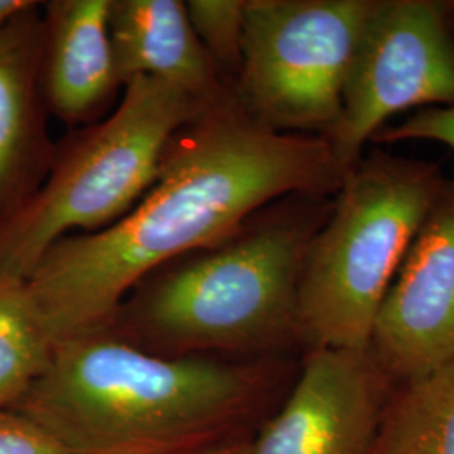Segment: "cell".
<instances>
[{"mask_svg":"<svg viewBox=\"0 0 454 454\" xmlns=\"http://www.w3.org/2000/svg\"><path fill=\"white\" fill-rule=\"evenodd\" d=\"M200 454H249L247 453V442H238V441H229L224 444H219L215 448H211L207 451Z\"/></svg>","mask_w":454,"mask_h":454,"instance_id":"obj_19","label":"cell"},{"mask_svg":"<svg viewBox=\"0 0 454 454\" xmlns=\"http://www.w3.org/2000/svg\"><path fill=\"white\" fill-rule=\"evenodd\" d=\"M108 27L123 88L137 78H155L206 106L232 98L231 84L195 35L185 2L112 0Z\"/></svg>","mask_w":454,"mask_h":454,"instance_id":"obj_12","label":"cell"},{"mask_svg":"<svg viewBox=\"0 0 454 454\" xmlns=\"http://www.w3.org/2000/svg\"><path fill=\"white\" fill-rule=\"evenodd\" d=\"M37 2L0 29V223L37 191L56 144L43 88V11Z\"/></svg>","mask_w":454,"mask_h":454,"instance_id":"obj_10","label":"cell"},{"mask_svg":"<svg viewBox=\"0 0 454 454\" xmlns=\"http://www.w3.org/2000/svg\"><path fill=\"white\" fill-rule=\"evenodd\" d=\"M345 172L322 137L278 133L234 97L172 138L155 184L114 226L54 244L26 279L54 341L105 330L131 288L229 238L288 195L333 197Z\"/></svg>","mask_w":454,"mask_h":454,"instance_id":"obj_1","label":"cell"},{"mask_svg":"<svg viewBox=\"0 0 454 454\" xmlns=\"http://www.w3.org/2000/svg\"><path fill=\"white\" fill-rule=\"evenodd\" d=\"M273 375L268 358L159 356L105 328L56 341L12 411L67 454H200L232 441Z\"/></svg>","mask_w":454,"mask_h":454,"instance_id":"obj_2","label":"cell"},{"mask_svg":"<svg viewBox=\"0 0 454 454\" xmlns=\"http://www.w3.org/2000/svg\"><path fill=\"white\" fill-rule=\"evenodd\" d=\"M394 384L371 348H307L285 404L249 454H369Z\"/></svg>","mask_w":454,"mask_h":454,"instance_id":"obj_8","label":"cell"},{"mask_svg":"<svg viewBox=\"0 0 454 454\" xmlns=\"http://www.w3.org/2000/svg\"><path fill=\"white\" fill-rule=\"evenodd\" d=\"M369 454H454V360L394 387Z\"/></svg>","mask_w":454,"mask_h":454,"instance_id":"obj_13","label":"cell"},{"mask_svg":"<svg viewBox=\"0 0 454 454\" xmlns=\"http://www.w3.org/2000/svg\"><path fill=\"white\" fill-rule=\"evenodd\" d=\"M112 0L43 4V88L49 114L71 130L93 125L123 90L114 65Z\"/></svg>","mask_w":454,"mask_h":454,"instance_id":"obj_11","label":"cell"},{"mask_svg":"<svg viewBox=\"0 0 454 454\" xmlns=\"http://www.w3.org/2000/svg\"><path fill=\"white\" fill-rule=\"evenodd\" d=\"M439 5H441L444 20H446L448 31L451 34L454 41V0H442V2H439Z\"/></svg>","mask_w":454,"mask_h":454,"instance_id":"obj_20","label":"cell"},{"mask_svg":"<svg viewBox=\"0 0 454 454\" xmlns=\"http://www.w3.org/2000/svg\"><path fill=\"white\" fill-rule=\"evenodd\" d=\"M406 140L436 142L454 150V105L444 108H424L409 114L401 121L387 125L373 137L375 144H395Z\"/></svg>","mask_w":454,"mask_h":454,"instance_id":"obj_16","label":"cell"},{"mask_svg":"<svg viewBox=\"0 0 454 454\" xmlns=\"http://www.w3.org/2000/svg\"><path fill=\"white\" fill-rule=\"evenodd\" d=\"M454 105V41L436 0H373L325 138L347 174L395 114Z\"/></svg>","mask_w":454,"mask_h":454,"instance_id":"obj_7","label":"cell"},{"mask_svg":"<svg viewBox=\"0 0 454 454\" xmlns=\"http://www.w3.org/2000/svg\"><path fill=\"white\" fill-rule=\"evenodd\" d=\"M37 2L33 0H0V29L7 26L14 17L29 11Z\"/></svg>","mask_w":454,"mask_h":454,"instance_id":"obj_18","label":"cell"},{"mask_svg":"<svg viewBox=\"0 0 454 454\" xmlns=\"http://www.w3.org/2000/svg\"><path fill=\"white\" fill-rule=\"evenodd\" d=\"M369 348L394 386L454 360V180L444 182L394 276Z\"/></svg>","mask_w":454,"mask_h":454,"instance_id":"obj_9","label":"cell"},{"mask_svg":"<svg viewBox=\"0 0 454 454\" xmlns=\"http://www.w3.org/2000/svg\"><path fill=\"white\" fill-rule=\"evenodd\" d=\"M446 179L436 163L373 150L352 167L309 244L300 285L307 348H369L390 283Z\"/></svg>","mask_w":454,"mask_h":454,"instance_id":"obj_5","label":"cell"},{"mask_svg":"<svg viewBox=\"0 0 454 454\" xmlns=\"http://www.w3.org/2000/svg\"><path fill=\"white\" fill-rule=\"evenodd\" d=\"M373 0H246L232 97L261 127L326 138Z\"/></svg>","mask_w":454,"mask_h":454,"instance_id":"obj_6","label":"cell"},{"mask_svg":"<svg viewBox=\"0 0 454 454\" xmlns=\"http://www.w3.org/2000/svg\"><path fill=\"white\" fill-rule=\"evenodd\" d=\"M0 454H67L44 429L16 411H0Z\"/></svg>","mask_w":454,"mask_h":454,"instance_id":"obj_17","label":"cell"},{"mask_svg":"<svg viewBox=\"0 0 454 454\" xmlns=\"http://www.w3.org/2000/svg\"><path fill=\"white\" fill-rule=\"evenodd\" d=\"M56 341L27 281L0 275V411H9L48 369Z\"/></svg>","mask_w":454,"mask_h":454,"instance_id":"obj_14","label":"cell"},{"mask_svg":"<svg viewBox=\"0 0 454 454\" xmlns=\"http://www.w3.org/2000/svg\"><path fill=\"white\" fill-rule=\"evenodd\" d=\"M332 202L288 195L226 239L165 262L131 288L106 330L168 357L270 358L303 345L300 285Z\"/></svg>","mask_w":454,"mask_h":454,"instance_id":"obj_3","label":"cell"},{"mask_svg":"<svg viewBox=\"0 0 454 454\" xmlns=\"http://www.w3.org/2000/svg\"><path fill=\"white\" fill-rule=\"evenodd\" d=\"M207 108L155 78L129 82L112 114L56 144L46 179L0 223V275L27 279L58 241L125 217L155 184L172 138Z\"/></svg>","mask_w":454,"mask_h":454,"instance_id":"obj_4","label":"cell"},{"mask_svg":"<svg viewBox=\"0 0 454 454\" xmlns=\"http://www.w3.org/2000/svg\"><path fill=\"white\" fill-rule=\"evenodd\" d=\"M185 7L197 39L232 88L243 54L246 0H189Z\"/></svg>","mask_w":454,"mask_h":454,"instance_id":"obj_15","label":"cell"}]
</instances>
